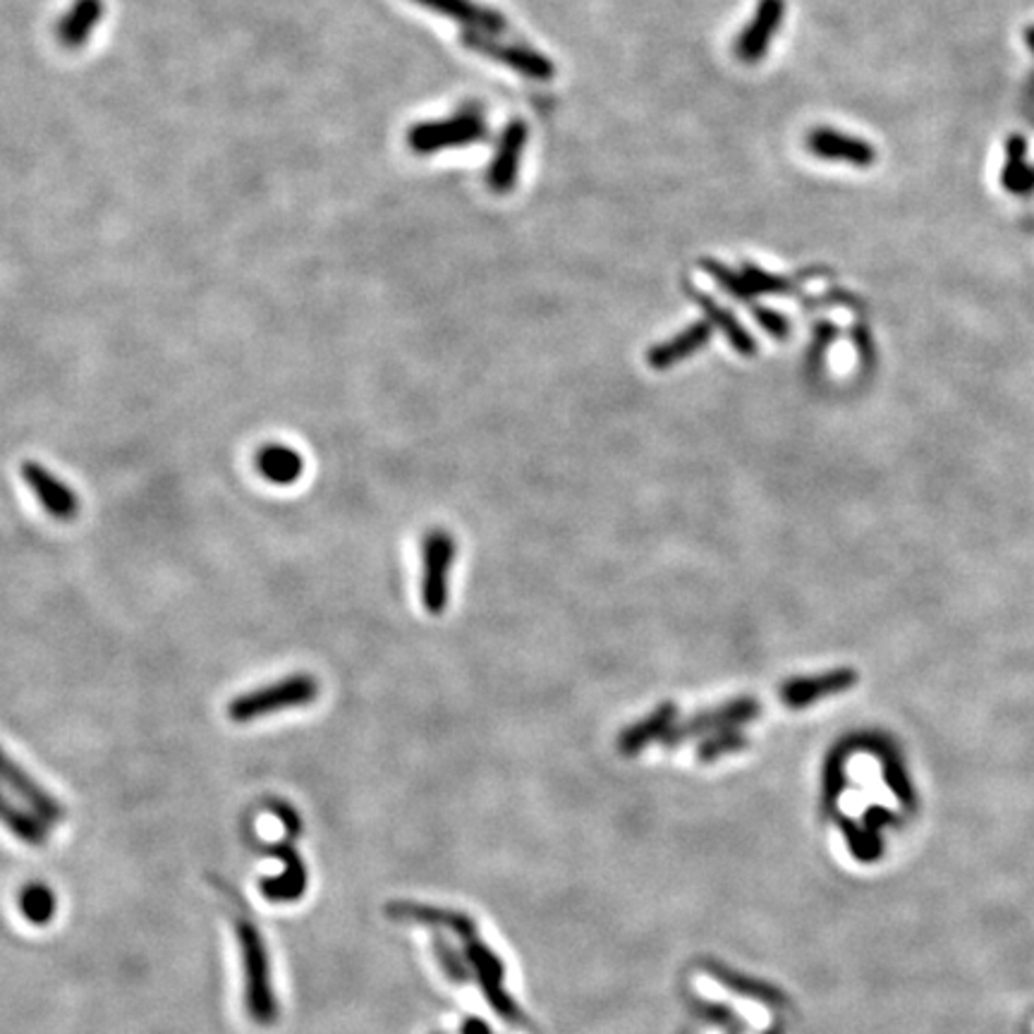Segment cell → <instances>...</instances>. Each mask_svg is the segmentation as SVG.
Returning <instances> with one entry per match:
<instances>
[{
    "label": "cell",
    "instance_id": "6da1fadb",
    "mask_svg": "<svg viewBox=\"0 0 1034 1034\" xmlns=\"http://www.w3.org/2000/svg\"><path fill=\"white\" fill-rule=\"evenodd\" d=\"M238 939L245 967V1001L247 1011L259 1025H273L279 1018V1003L271 987V963L259 929L250 920H238Z\"/></svg>",
    "mask_w": 1034,
    "mask_h": 1034
},
{
    "label": "cell",
    "instance_id": "7a4b0ae2",
    "mask_svg": "<svg viewBox=\"0 0 1034 1034\" xmlns=\"http://www.w3.org/2000/svg\"><path fill=\"white\" fill-rule=\"evenodd\" d=\"M319 697L317 678L309 673H297L291 678L276 680V683L257 688L252 692H245L238 700L228 704V716L235 724L257 721L261 716H271L285 709H295V706L311 704Z\"/></svg>",
    "mask_w": 1034,
    "mask_h": 1034
},
{
    "label": "cell",
    "instance_id": "3957f363",
    "mask_svg": "<svg viewBox=\"0 0 1034 1034\" xmlns=\"http://www.w3.org/2000/svg\"><path fill=\"white\" fill-rule=\"evenodd\" d=\"M487 135L489 127L481 111L477 106H467L446 117V121L414 125L408 135V144L414 154H434L443 149L469 147V144L487 139Z\"/></svg>",
    "mask_w": 1034,
    "mask_h": 1034
},
{
    "label": "cell",
    "instance_id": "277c9868",
    "mask_svg": "<svg viewBox=\"0 0 1034 1034\" xmlns=\"http://www.w3.org/2000/svg\"><path fill=\"white\" fill-rule=\"evenodd\" d=\"M455 563V539L446 530H431L422 542V604L431 615L448 606L451 568Z\"/></svg>",
    "mask_w": 1034,
    "mask_h": 1034
},
{
    "label": "cell",
    "instance_id": "5b68a950",
    "mask_svg": "<svg viewBox=\"0 0 1034 1034\" xmlns=\"http://www.w3.org/2000/svg\"><path fill=\"white\" fill-rule=\"evenodd\" d=\"M461 42L467 50H475V54L489 58L493 63H501L505 68L520 72L522 77L534 82H548L554 77L556 68L554 63L548 60L544 54L527 46L520 44H503L501 38H496L491 34H481V32H463Z\"/></svg>",
    "mask_w": 1034,
    "mask_h": 1034
},
{
    "label": "cell",
    "instance_id": "8992f818",
    "mask_svg": "<svg viewBox=\"0 0 1034 1034\" xmlns=\"http://www.w3.org/2000/svg\"><path fill=\"white\" fill-rule=\"evenodd\" d=\"M22 477L24 481H27L32 493L36 496L38 505H42L54 520L70 522L75 520L77 513H80V499H77V493L44 465L24 463Z\"/></svg>",
    "mask_w": 1034,
    "mask_h": 1034
},
{
    "label": "cell",
    "instance_id": "52a82bcc",
    "mask_svg": "<svg viewBox=\"0 0 1034 1034\" xmlns=\"http://www.w3.org/2000/svg\"><path fill=\"white\" fill-rule=\"evenodd\" d=\"M785 15V0H759L752 22L745 27L736 42V54L742 63L754 65L766 56Z\"/></svg>",
    "mask_w": 1034,
    "mask_h": 1034
},
{
    "label": "cell",
    "instance_id": "ba28073f",
    "mask_svg": "<svg viewBox=\"0 0 1034 1034\" xmlns=\"http://www.w3.org/2000/svg\"><path fill=\"white\" fill-rule=\"evenodd\" d=\"M759 712H762V706H759L757 700H732L724 706H718V709L714 712H704L700 716L692 718L690 724L685 726H680V728H671L669 730V736H666V742L669 745H678V742H683L688 738H695V736H704V732H714V730H732L736 726L740 724H750L754 721V718L759 716Z\"/></svg>",
    "mask_w": 1034,
    "mask_h": 1034
},
{
    "label": "cell",
    "instance_id": "9c48e42d",
    "mask_svg": "<svg viewBox=\"0 0 1034 1034\" xmlns=\"http://www.w3.org/2000/svg\"><path fill=\"white\" fill-rule=\"evenodd\" d=\"M527 135H530V129L522 121H513L503 129L499 149H496V156L487 173L489 188L496 194H508L515 188V182L520 178L522 154H525V147H527Z\"/></svg>",
    "mask_w": 1034,
    "mask_h": 1034
},
{
    "label": "cell",
    "instance_id": "30bf717a",
    "mask_svg": "<svg viewBox=\"0 0 1034 1034\" xmlns=\"http://www.w3.org/2000/svg\"><path fill=\"white\" fill-rule=\"evenodd\" d=\"M417 5H424L431 12H439L443 18H451L457 24H465L467 32H481L499 36L508 32V22L491 8L473 3V0H414Z\"/></svg>",
    "mask_w": 1034,
    "mask_h": 1034
},
{
    "label": "cell",
    "instance_id": "8fae6325",
    "mask_svg": "<svg viewBox=\"0 0 1034 1034\" xmlns=\"http://www.w3.org/2000/svg\"><path fill=\"white\" fill-rule=\"evenodd\" d=\"M853 671H833L827 675H811V678H793L781 688V702L788 704L791 709H803V706L815 704L823 697L839 695L855 683Z\"/></svg>",
    "mask_w": 1034,
    "mask_h": 1034
},
{
    "label": "cell",
    "instance_id": "7c38bea8",
    "mask_svg": "<svg viewBox=\"0 0 1034 1034\" xmlns=\"http://www.w3.org/2000/svg\"><path fill=\"white\" fill-rule=\"evenodd\" d=\"M287 843L266 848V853L285 860V872L281 876L261 882V894L273 902H293L303 896L307 888V870L303 865V860H299V855L293 850V845H287Z\"/></svg>",
    "mask_w": 1034,
    "mask_h": 1034
},
{
    "label": "cell",
    "instance_id": "4fadbf2b",
    "mask_svg": "<svg viewBox=\"0 0 1034 1034\" xmlns=\"http://www.w3.org/2000/svg\"><path fill=\"white\" fill-rule=\"evenodd\" d=\"M712 331L714 329H712L709 321H697V323L688 326V329L680 331L675 338L666 340V343L651 348L647 352L649 366H651V370H657V372L671 370V366H675L678 362H683V360L695 355V352H700L706 345V340L712 338Z\"/></svg>",
    "mask_w": 1034,
    "mask_h": 1034
},
{
    "label": "cell",
    "instance_id": "5bb4252c",
    "mask_svg": "<svg viewBox=\"0 0 1034 1034\" xmlns=\"http://www.w3.org/2000/svg\"><path fill=\"white\" fill-rule=\"evenodd\" d=\"M807 147L811 154L819 156V159H829V161H848L855 166H870L874 161V151L865 141L841 135V133H836V129H827V127L811 129L807 137Z\"/></svg>",
    "mask_w": 1034,
    "mask_h": 1034
},
{
    "label": "cell",
    "instance_id": "9a60e30c",
    "mask_svg": "<svg viewBox=\"0 0 1034 1034\" xmlns=\"http://www.w3.org/2000/svg\"><path fill=\"white\" fill-rule=\"evenodd\" d=\"M254 463H257V473L266 481L276 484V487L295 484L305 473L303 455L291 446H281V443H271V446L259 448Z\"/></svg>",
    "mask_w": 1034,
    "mask_h": 1034
},
{
    "label": "cell",
    "instance_id": "2e32d148",
    "mask_svg": "<svg viewBox=\"0 0 1034 1034\" xmlns=\"http://www.w3.org/2000/svg\"><path fill=\"white\" fill-rule=\"evenodd\" d=\"M688 293L695 297V303L702 307L706 321L712 323V329H718L728 338V343H730L732 350L740 352V355H745V357L754 355V352H757L754 338L742 329V323L736 319V314L724 309L721 305L716 303L714 297H709L706 293H700V291H688Z\"/></svg>",
    "mask_w": 1034,
    "mask_h": 1034
},
{
    "label": "cell",
    "instance_id": "e0dca14e",
    "mask_svg": "<svg viewBox=\"0 0 1034 1034\" xmlns=\"http://www.w3.org/2000/svg\"><path fill=\"white\" fill-rule=\"evenodd\" d=\"M0 781H5L12 791H18L24 800H27L34 809H38V815H42L46 821L63 819V807L48 793L38 788V785L24 774L18 764H12L3 752H0Z\"/></svg>",
    "mask_w": 1034,
    "mask_h": 1034
},
{
    "label": "cell",
    "instance_id": "ac0fdd59",
    "mask_svg": "<svg viewBox=\"0 0 1034 1034\" xmlns=\"http://www.w3.org/2000/svg\"><path fill=\"white\" fill-rule=\"evenodd\" d=\"M675 704H661L657 712L649 714L643 721L627 728L621 736V752L623 754H637L639 750H645V745L651 740H657L661 736H669V730L673 728L675 721Z\"/></svg>",
    "mask_w": 1034,
    "mask_h": 1034
},
{
    "label": "cell",
    "instance_id": "d6986e66",
    "mask_svg": "<svg viewBox=\"0 0 1034 1034\" xmlns=\"http://www.w3.org/2000/svg\"><path fill=\"white\" fill-rule=\"evenodd\" d=\"M101 20V3L99 0H80L70 8L68 15H65L58 24V38L63 46L77 48L87 44L89 34L94 32V27Z\"/></svg>",
    "mask_w": 1034,
    "mask_h": 1034
},
{
    "label": "cell",
    "instance_id": "ffe728a7",
    "mask_svg": "<svg viewBox=\"0 0 1034 1034\" xmlns=\"http://www.w3.org/2000/svg\"><path fill=\"white\" fill-rule=\"evenodd\" d=\"M0 823H5L12 833L20 836V839L27 841L30 845H44L46 841L44 823L36 821L24 809L12 805L3 793H0Z\"/></svg>",
    "mask_w": 1034,
    "mask_h": 1034
},
{
    "label": "cell",
    "instance_id": "44dd1931",
    "mask_svg": "<svg viewBox=\"0 0 1034 1034\" xmlns=\"http://www.w3.org/2000/svg\"><path fill=\"white\" fill-rule=\"evenodd\" d=\"M742 279L745 283H748V293H750V299L754 303V297L759 295H788L793 293L795 287L781 279V276H774V273H769L764 269H757V266H742Z\"/></svg>",
    "mask_w": 1034,
    "mask_h": 1034
},
{
    "label": "cell",
    "instance_id": "7402d4cb",
    "mask_svg": "<svg viewBox=\"0 0 1034 1034\" xmlns=\"http://www.w3.org/2000/svg\"><path fill=\"white\" fill-rule=\"evenodd\" d=\"M22 912L27 914L30 922L34 924H46L56 912V900L54 894L48 891L46 886H27L22 891Z\"/></svg>",
    "mask_w": 1034,
    "mask_h": 1034
},
{
    "label": "cell",
    "instance_id": "603a6c76",
    "mask_svg": "<svg viewBox=\"0 0 1034 1034\" xmlns=\"http://www.w3.org/2000/svg\"><path fill=\"white\" fill-rule=\"evenodd\" d=\"M745 738L736 730H718V736L712 740H706L700 750V759H716L726 752H736L742 750Z\"/></svg>",
    "mask_w": 1034,
    "mask_h": 1034
},
{
    "label": "cell",
    "instance_id": "cb8c5ba5",
    "mask_svg": "<svg viewBox=\"0 0 1034 1034\" xmlns=\"http://www.w3.org/2000/svg\"><path fill=\"white\" fill-rule=\"evenodd\" d=\"M752 314H754V319L759 321V326H762V329L769 336L783 340L785 336L791 333V323H788V319L783 317V314H779L774 309H766V307H759V305H752Z\"/></svg>",
    "mask_w": 1034,
    "mask_h": 1034
}]
</instances>
